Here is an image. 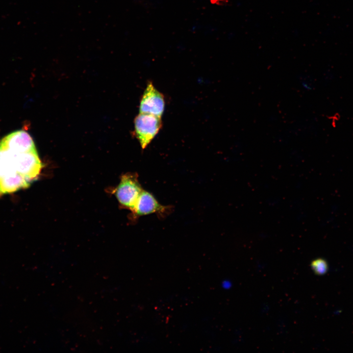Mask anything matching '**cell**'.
I'll return each mask as SVG.
<instances>
[{"label": "cell", "mask_w": 353, "mask_h": 353, "mask_svg": "<svg viewBox=\"0 0 353 353\" xmlns=\"http://www.w3.org/2000/svg\"><path fill=\"white\" fill-rule=\"evenodd\" d=\"M143 190L137 175L127 173L122 176L115 195L121 205L132 211Z\"/></svg>", "instance_id": "3957f363"}, {"label": "cell", "mask_w": 353, "mask_h": 353, "mask_svg": "<svg viewBox=\"0 0 353 353\" xmlns=\"http://www.w3.org/2000/svg\"><path fill=\"white\" fill-rule=\"evenodd\" d=\"M172 207L159 202L150 192L143 189L131 211L136 218L151 214L164 217L171 212Z\"/></svg>", "instance_id": "277c9868"}, {"label": "cell", "mask_w": 353, "mask_h": 353, "mask_svg": "<svg viewBox=\"0 0 353 353\" xmlns=\"http://www.w3.org/2000/svg\"><path fill=\"white\" fill-rule=\"evenodd\" d=\"M211 0L212 3H215L216 4H224L226 3V1H227V0Z\"/></svg>", "instance_id": "52a82bcc"}, {"label": "cell", "mask_w": 353, "mask_h": 353, "mask_svg": "<svg viewBox=\"0 0 353 353\" xmlns=\"http://www.w3.org/2000/svg\"><path fill=\"white\" fill-rule=\"evenodd\" d=\"M311 267L317 275H323L328 270V264L326 260L319 258L313 260L311 263Z\"/></svg>", "instance_id": "8992f818"}, {"label": "cell", "mask_w": 353, "mask_h": 353, "mask_svg": "<svg viewBox=\"0 0 353 353\" xmlns=\"http://www.w3.org/2000/svg\"><path fill=\"white\" fill-rule=\"evenodd\" d=\"M161 118L141 113L135 117L134 133L143 150L148 146L161 129L162 126Z\"/></svg>", "instance_id": "7a4b0ae2"}, {"label": "cell", "mask_w": 353, "mask_h": 353, "mask_svg": "<svg viewBox=\"0 0 353 353\" xmlns=\"http://www.w3.org/2000/svg\"><path fill=\"white\" fill-rule=\"evenodd\" d=\"M165 106L164 97L153 85L149 82L141 97L139 113H147L161 117Z\"/></svg>", "instance_id": "5b68a950"}, {"label": "cell", "mask_w": 353, "mask_h": 353, "mask_svg": "<svg viewBox=\"0 0 353 353\" xmlns=\"http://www.w3.org/2000/svg\"><path fill=\"white\" fill-rule=\"evenodd\" d=\"M42 164L30 135L24 130L0 140V197L27 188Z\"/></svg>", "instance_id": "6da1fadb"}]
</instances>
